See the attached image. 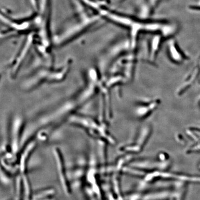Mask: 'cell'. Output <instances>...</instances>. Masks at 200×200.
<instances>
[{
	"label": "cell",
	"mask_w": 200,
	"mask_h": 200,
	"mask_svg": "<svg viewBox=\"0 0 200 200\" xmlns=\"http://www.w3.org/2000/svg\"><path fill=\"white\" fill-rule=\"evenodd\" d=\"M69 67L68 63L61 68H59L57 70H54L50 71L49 74H47L48 71L46 70H42L36 73L33 76H31L30 79H28L26 84L28 89H32L38 86L43 83L51 81H59L60 79L63 78L67 73L68 69Z\"/></svg>",
	"instance_id": "obj_1"
},
{
	"label": "cell",
	"mask_w": 200,
	"mask_h": 200,
	"mask_svg": "<svg viewBox=\"0 0 200 200\" xmlns=\"http://www.w3.org/2000/svg\"><path fill=\"white\" fill-rule=\"evenodd\" d=\"M160 104L161 100L158 98H154L147 101L140 102L134 107V113L138 118H143L152 113Z\"/></svg>",
	"instance_id": "obj_2"
},
{
	"label": "cell",
	"mask_w": 200,
	"mask_h": 200,
	"mask_svg": "<svg viewBox=\"0 0 200 200\" xmlns=\"http://www.w3.org/2000/svg\"><path fill=\"white\" fill-rule=\"evenodd\" d=\"M54 154L57 162L58 176L61 186H62L64 192L67 195H68L70 193L71 190L67 178L63 157L62 156L61 152L57 148L54 150Z\"/></svg>",
	"instance_id": "obj_3"
},
{
	"label": "cell",
	"mask_w": 200,
	"mask_h": 200,
	"mask_svg": "<svg viewBox=\"0 0 200 200\" xmlns=\"http://www.w3.org/2000/svg\"><path fill=\"white\" fill-rule=\"evenodd\" d=\"M166 49L168 56L173 63L181 64L187 60L186 57L175 41L171 40L168 43Z\"/></svg>",
	"instance_id": "obj_4"
},
{
	"label": "cell",
	"mask_w": 200,
	"mask_h": 200,
	"mask_svg": "<svg viewBox=\"0 0 200 200\" xmlns=\"http://www.w3.org/2000/svg\"><path fill=\"white\" fill-rule=\"evenodd\" d=\"M22 123V122L21 119L19 117H18L13 121L12 125L11 134V148L12 149V152L15 153L17 152L19 148Z\"/></svg>",
	"instance_id": "obj_5"
},
{
	"label": "cell",
	"mask_w": 200,
	"mask_h": 200,
	"mask_svg": "<svg viewBox=\"0 0 200 200\" xmlns=\"http://www.w3.org/2000/svg\"><path fill=\"white\" fill-rule=\"evenodd\" d=\"M159 37H155L151 41L150 44L149 48L148 51L147 60L150 63L152 64L155 63L157 54L159 51L161 45V38Z\"/></svg>",
	"instance_id": "obj_6"
}]
</instances>
